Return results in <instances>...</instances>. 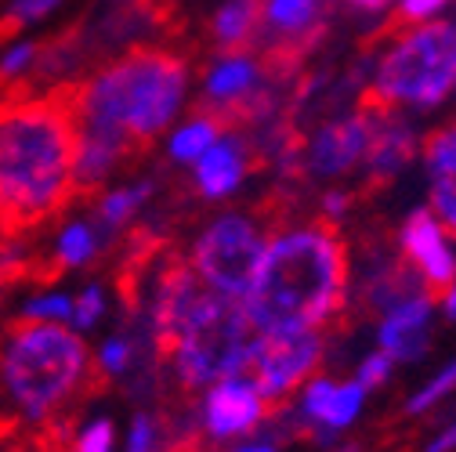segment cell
<instances>
[{
  "label": "cell",
  "mask_w": 456,
  "mask_h": 452,
  "mask_svg": "<svg viewBox=\"0 0 456 452\" xmlns=\"http://www.w3.org/2000/svg\"><path fill=\"white\" fill-rule=\"evenodd\" d=\"M77 112L69 84L44 94H0V214L15 229L33 232L77 203Z\"/></svg>",
  "instance_id": "6da1fadb"
},
{
  "label": "cell",
  "mask_w": 456,
  "mask_h": 452,
  "mask_svg": "<svg viewBox=\"0 0 456 452\" xmlns=\"http://www.w3.org/2000/svg\"><path fill=\"white\" fill-rule=\"evenodd\" d=\"M77 131L117 138L134 163L178 117L189 87V54L175 44H131L80 80H66Z\"/></svg>",
  "instance_id": "7a4b0ae2"
},
{
  "label": "cell",
  "mask_w": 456,
  "mask_h": 452,
  "mask_svg": "<svg viewBox=\"0 0 456 452\" xmlns=\"http://www.w3.org/2000/svg\"><path fill=\"white\" fill-rule=\"evenodd\" d=\"M257 336L326 329L348 308V246L337 221L315 217L282 229L243 301Z\"/></svg>",
  "instance_id": "3957f363"
},
{
  "label": "cell",
  "mask_w": 456,
  "mask_h": 452,
  "mask_svg": "<svg viewBox=\"0 0 456 452\" xmlns=\"http://www.w3.org/2000/svg\"><path fill=\"white\" fill-rule=\"evenodd\" d=\"M109 373L62 322L19 315L0 329V413L26 431L73 416V409L109 387Z\"/></svg>",
  "instance_id": "277c9868"
},
{
  "label": "cell",
  "mask_w": 456,
  "mask_h": 452,
  "mask_svg": "<svg viewBox=\"0 0 456 452\" xmlns=\"http://www.w3.org/2000/svg\"><path fill=\"white\" fill-rule=\"evenodd\" d=\"M257 333L247 319L243 301L221 297L207 290V297L196 304L189 322L182 326L175 351H170V369H175V383L182 394L214 387L217 380L243 376L250 366Z\"/></svg>",
  "instance_id": "5b68a950"
},
{
  "label": "cell",
  "mask_w": 456,
  "mask_h": 452,
  "mask_svg": "<svg viewBox=\"0 0 456 452\" xmlns=\"http://www.w3.org/2000/svg\"><path fill=\"white\" fill-rule=\"evenodd\" d=\"M452 87H456V26L431 22L403 33L384 51L377 77L362 94V105L431 109V105H442Z\"/></svg>",
  "instance_id": "8992f818"
},
{
  "label": "cell",
  "mask_w": 456,
  "mask_h": 452,
  "mask_svg": "<svg viewBox=\"0 0 456 452\" xmlns=\"http://www.w3.org/2000/svg\"><path fill=\"white\" fill-rule=\"evenodd\" d=\"M268 250L265 221L250 214H221L200 232L192 246V268L221 297L247 301Z\"/></svg>",
  "instance_id": "52a82bcc"
},
{
  "label": "cell",
  "mask_w": 456,
  "mask_h": 452,
  "mask_svg": "<svg viewBox=\"0 0 456 452\" xmlns=\"http://www.w3.org/2000/svg\"><path fill=\"white\" fill-rule=\"evenodd\" d=\"M322 355H326L322 329L257 336L254 351H250V366L243 376L254 380V387L261 391V399L268 406V416H272L319 373Z\"/></svg>",
  "instance_id": "ba28073f"
},
{
  "label": "cell",
  "mask_w": 456,
  "mask_h": 452,
  "mask_svg": "<svg viewBox=\"0 0 456 452\" xmlns=\"http://www.w3.org/2000/svg\"><path fill=\"white\" fill-rule=\"evenodd\" d=\"M370 138H373V109L362 105L359 112H348V117H333L305 145V171L315 178H340L355 171L366 159Z\"/></svg>",
  "instance_id": "9c48e42d"
},
{
  "label": "cell",
  "mask_w": 456,
  "mask_h": 452,
  "mask_svg": "<svg viewBox=\"0 0 456 452\" xmlns=\"http://www.w3.org/2000/svg\"><path fill=\"white\" fill-rule=\"evenodd\" d=\"M265 420H268V406L261 399V391L254 387V380L228 376L207 391L200 427L207 431L210 441H224V438H243L261 431Z\"/></svg>",
  "instance_id": "30bf717a"
},
{
  "label": "cell",
  "mask_w": 456,
  "mask_h": 452,
  "mask_svg": "<svg viewBox=\"0 0 456 452\" xmlns=\"http://www.w3.org/2000/svg\"><path fill=\"white\" fill-rule=\"evenodd\" d=\"M403 254L410 257L413 271L424 287L442 294L456 282V254L449 246V232L431 210H413L403 224Z\"/></svg>",
  "instance_id": "8fae6325"
},
{
  "label": "cell",
  "mask_w": 456,
  "mask_h": 452,
  "mask_svg": "<svg viewBox=\"0 0 456 452\" xmlns=\"http://www.w3.org/2000/svg\"><path fill=\"white\" fill-rule=\"evenodd\" d=\"M431 319H435V297L413 294L403 304H395L391 311L380 315L377 326V348L387 351L395 362H417L424 359L431 344Z\"/></svg>",
  "instance_id": "7c38bea8"
},
{
  "label": "cell",
  "mask_w": 456,
  "mask_h": 452,
  "mask_svg": "<svg viewBox=\"0 0 456 452\" xmlns=\"http://www.w3.org/2000/svg\"><path fill=\"white\" fill-rule=\"evenodd\" d=\"M257 166V156L247 141V134H228V138H217L200 159H196V171H192V182H196V192L203 199H224L232 196L243 178Z\"/></svg>",
  "instance_id": "4fadbf2b"
},
{
  "label": "cell",
  "mask_w": 456,
  "mask_h": 452,
  "mask_svg": "<svg viewBox=\"0 0 456 452\" xmlns=\"http://www.w3.org/2000/svg\"><path fill=\"white\" fill-rule=\"evenodd\" d=\"M370 109V105H366ZM417 152V131L395 117V109H373V138L366 149V185H387Z\"/></svg>",
  "instance_id": "5bb4252c"
},
{
  "label": "cell",
  "mask_w": 456,
  "mask_h": 452,
  "mask_svg": "<svg viewBox=\"0 0 456 452\" xmlns=\"http://www.w3.org/2000/svg\"><path fill=\"white\" fill-rule=\"evenodd\" d=\"M265 26V0H224L207 19V44L214 54H243L257 47Z\"/></svg>",
  "instance_id": "9a60e30c"
},
{
  "label": "cell",
  "mask_w": 456,
  "mask_h": 452,
  "mask_svg": "<svg viewBox=\"0 0 456 452\" xmlns=\"http://www.w3.org/2000/svg\"><path fill=\"white\" fill-rule=\"evenodd\" d=\"M156 192V182H138V185H127V189H117V192H105L94 199V236L105 239V246L117 239V232L124 229V224L152 199Z\"/></svg>",
  "instance_id": "2e32d148"
},
{
  "label": "cell",
  "mask_w": 456,
  "mask_h": 452,
  "mask_svg": "<svg viewBox=\"0 0 456 452\" xmlns=\"http://www.w3.org/2000/svg\"><path fill=\"white\" fill-rule=\"evenodd\" d=\"M362 406H366V387H362L359 380H337L330 402H326V409H322V416H319L315 441H319V445H333L340 431H348V427L359 420Z\"/></svg>",
  "instance_id": "e0dca14e"
},
{
  "label": "cell",
  "mask_w": 456,
  "mask_h": 452,
  "mask_svg": "<svg viewBox=\"0 0 456 452\" xmlns=\"http://www.w3.org/2000/svg\"><path fill=\"white\" fill-rule=\"evenodd\" d=\"M224 131H221V124L217 120H210L207 112H196L192 109V117H189V124L170 138V159H178V163H196L217 138H221Z\"/></svg>",
  "instance_id": "ac0fdd59"
},
{
  "label": "cell",
  "mask_w": 456,
  "mask_h": 452,
  "mask_svg": "<svg viewBox=\"0 0 456 452\" xmlns=\"http://www.w3.org/2000/svg\"><path fill=\"white\" fill-rule=\"evenodd\" d=\"M456 394V359H449L428 383H420L410 399H406V416H428L431 409H438L445 399Z\"/></svg>",
  "instance_id": "d6986e66"
},
{
  "label": "cell",
  "mask_w": 456,
  "mask_h": 452,
  "mask_svg": "<svg viewBox=\"0 0 456 452\" xmlns=\"http://www.w3.org/2000/svg\"><path fill=\"white\" fill-rule=\"evenodd\" d=\"M94 246H98V236H94L91 224H69L51 257L59 264V271H69L77 264H87L94 257Z\"/></svg>",
  "instance_id": "ffe728a7"
},
{
  "label": "cell",
  "mask_w": 456,
  "mask_h": 452,
  "mask_svg": "<svg viewBox=\"0 0 456 452\" xmlns=\"http://www.w3.org/2000/svg\"><path fill=\"white\" fill-rule=\"evenodd\" d=\"M424 159L431 178H456V124L435 131L424 141Z\"/></svg>",
  "instance_id": "44dd1931"
},
{
  "label": "cell",
  "mask_w": 456,
  "mask_h": 452,
  "mask_svg": "<svg viewBox=\"0 0 456 452\" xmlns=\"http://www.w3.org/2000/svg\"><path fill=\"white\" fill-rule=\"evenodd\" d=\"M134 355H138V344L131 341V336H112V341H105L98 362L109 376H127L131 366H134Z\"/></svg>",
  "instance_id": "7402d4cb"
},
{
  "label": "cell",
  "mask_w": 456,
  "mask_h": 452,
  "mask_svg": "<svg viewBox=\"0 0 456 452\" xmlns=\"http://www.w3.org/2000/svg\"><path fill=\"white\" fill-rule=\"evenodd\" d=\"M431 203L442 229L456 236V178H431Z\"/></svg>",
  "instance_id": "603a6c76"
},
{
  "label": "cell",
  "mask_w": 456,
  "mask_h": 452,
  "mask_svg": "<svg viewBox=\"0 0 456 452\" xmlns=\"http://www.w3.org/2000/svg\"><path fill=\"white\" fill-rule=\"evenodd\" d=\"M163 441V420L152 413H138L131 424V438H127V452H156Z\"/></svg>",
  "instance_id": "cb8c5ba5"
},
{
  "label": "cell",
  "mask_w": 456,
  "mask_h": 452,
  "mask_svg": "<svg viewBox=\"0 0 456 452\" xmlns=\"http://www.w3.org/2000/svg\"><path fill=\"white\" fill-rule=\"evenodd\" d=\"M391 369H395V359L387 355V351H370L362 362H359V369H355V380L366 387V391H377L380 383H387V376H391Z\"/></svg>",
  "instance_id": "d4e9b609"
},
{
  "label": "cell",
  "mask_w": 456,
  "mask_h": 452,
  "mask_svg": "<svg viewBox=\"0 0 456 452\" xmlns=\"http://www.w3.org/2000/svg\"><path fill=\"white\" fill-rule=\"evenodd\" d=\"M22 315L26 319H44V322H62V319H73V301L62 297V294H47V297L29 301Z\"/></svg>",
  "instance_id": "484cf974"
},
{
  "label": "cell",
  "mask_w": 456,
  "mask_h": 452,
  "mask_svg": "<svg viewBox=\"0 0 456 452\" xmlns=\"http://www.w3.org/2000/svg\"><path fill=\"white\" fill-rule=\"evenodd\" d=\"M102 311H105V297H102V290H98V287L80 290V297L73 301V322H77L80 329L94 326V322L102 319Z\"/></svg>",
  "instance_id": "4316f807"
},
{
  "label": "cell",
  "mask_w": 456,
  "mask_h": 452,
  "mask_svg": "<svg viewBox=\"0 0 456 452\" xmlns=\"http://www.w3.org/2000/svg\"><path fill=\"white\" fill-rule=\"evenodd\" d=\"M77 452H112V424L94 420L77 434Z\"/></svg>",
  "instance_id": "83f0119b"
},
{
  "label": "cell",
  "mask_w": 456,
  "mask_h": 452,
  "mask_svg": "<svg viewBox=\"0 0 456 452\" xmlns=\"http://www.w3.org/2000/svg\"><path fill=\"white\" fill-rule=\"evenodd\" d=\"M445 4H449V0H403V4H398L395 22H391V29L403 26V22H420V19L435 15V12H442Z\"/></svg>",
  "instance_id": "f1b7e54d"
},
{
  "label": "cell",
  "mask_w": 456,
  "mask_h": 452,
  "mask_svg": "<svg viewBox=\"0 0 456 452\" xmlns=\"http://www.w3.org/2000/svg\"><path fill=\"white\" fill-rule=\"evenodd\" d=\"M424 452H456V416L445 420V424L424 441Z\"/></svg>",
  "instance_id": "f546056e"
},
{
  "label": "cell",
  "mask_w": 456,
  "mask_h": 452,
  "mask_svg": "<svg viewBox=\"0 0 456 452\" xmlns=\"http://www.w3.org/2000/svg\"><path fill=\"white\" fill-rule=\"evenodd\" d=\"M319 210H322V217H326V221H337L340 214L348 210V196H345V192H326V196H322V203H319Z\"/></svg>",
  "instance_id": "4dcf8cb0"
},
{
  "label": "cell",
  "mask_w": 456,
  "mask_h": 452,
  "mask_svg": "<svg viewBox=\"0 0 456 452\" xmlns=\"http://www.w3.org/2000/svg\"><path fill=\"white\" fill-rule=\"evenodd\" d=\"M387 4H391V0H348V8L366 12V15H377V12H384Z\"/></svg>",
  "instance_id": "1f68e13d"
},
{
  "label": "cell",
  "mask_w": 456,
  "mask_h": 452,
  "mask_svg": "<svg viewBox=\"0 0 456 452\" xmlns=\"http://www.w3.org/2000/svg\"><path fill=\"white\" fill-rule=\"evenodd\" d=\"M442 311H445V319L456 322V282H452L449 290H442Z\"/></svg>",
  "instance_id": "d6a6232c"
},
{
  "label": "cell",
  "mask_w": 456,
  "mask_h": 452,
  "mask_svg": "<svg viewBox=\"0 0 456 452\" xmlns=\"http://www.w3.org/2000/svg\"><path fill=\"white\" fill-rule=\"evenodd\" d=\"M236 452H279L272 441H254V445H243V448H236Z\"/></svg>",
  "instance_id": "836d02e7"
},
{
  "label": "cell",
  "mask_w": 456,
  "mask_h": 452,
  "mask_svg": "<svg viewBox=\"0 0 456 452\" xmlns=\"http://www.w3.org/2000/svg\"><path fill=\"white\" fill-rule=\"evenodd\" d=\"M330 452H362V445H355V441H340V445H333Z\"/></svg>",
  "instance_id": "e575fe53"
},
{
  "label": "cell",
  "mask_w": 456,
  "mask_h": 452,
  "mask_svg": "<svg viewBox=\"0 0 456 452\" xmlns=\"http://www.w3.org/2000/svg\"><path fill=\"white\" fill-rule=\"evenodd\" d=\"M0 452H37V448H33V445H29V441L22 438L19 445H12V448H0Z\"/></svg>",
  "instance_id": "d590c367"
},
{
  "label": "cell",
  "mask_w": 456,
  "mask_h": 452,
  "mask_svg": "<svg viewBox=\"0 0 456 452\" xmlns=\"http://www.w3.org/2000/svg\"><path fill=\"white\" fill-rule=\"evenodd\" d=\"M170 4H175V0H170Z\"/></svg>",
  "instance_id": "8d00e7d4"
}]
</instances>
